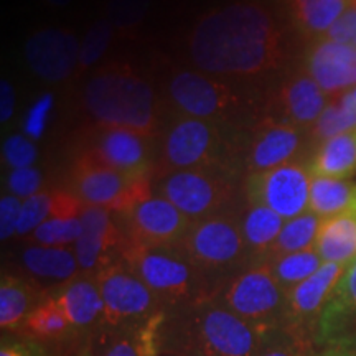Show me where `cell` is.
<instances>
[{
  "label": "cell",
  "mask_w": 356,
  "mask_h": 356,
  "mask_svg": "<svg viewBox=\"0 0 356 356\" xmlns=\"http://www.w3.org/2000/svg\"><path fill=\"white\" fill-rule=\"evenodd\" d=\"M279 102L284 121L296 127H314L328 104L325 91L309 74H297L289 79L280 89Z\"/></svg>",
  "instance_id": "cell-25"
},
{
  "label": "cell",
  "mask_w": 356,
  "mask_h": 356,
  "mask_svg": "<svg viewBox=\"0 0 356 356\" xmlns=\"http://www.w3.org/2000/svg\"><path fill=\"white\" fill-rule=\"evenodd\" d=\"M314 345L284 327L267 332L256 356H310Z\"/></svg>",
  "instance_id": "cell-37"
},
{
  "label": "cell",
  "mask_w": 356,
  "mask_h": 356,
  "mask_svg": "<svg viewBox=\"0 0 356 356\" xmlns=\"http://www.w3.org/2000/svg\"><path fill=\"white\" fill-rule=\"evenodd\" d=\"M310 211L322 220L356 215V184L343 178L314 177L310 185Z\"/></svg>",
  "instance_id": "cell-30"
},
{
  "label": "cell",
  "mask_w": 356,
  "mask_h": 356,
  "mask_svg": "<svg viewBox=\"0 0 356 356\" xmlns=\"http://www.w3.org/2000/svg\"><path fill=\"white\" fill-rule=\"evenodd\" d=\"M121 216L127 241L145 246H178L191 226V221L175 204L152 193Z\"/></svg>",
  "instance_id": "cell-13"
},
{
  "label": "cell",
  "mask_w": 356,
  "mask_h": 356,
  "mask_svg": "<svg viewBox=\"0 0 356 356\" xmlns=\"http://www.w3.org/2000/svg\"><path fill=\"white\" fill-rule=\"evenodd\" d=\"M234 180L228 168H193L162 173L159 195L188 220L198 221L228 210L234 197Z\"/></svg>",
  "instance_id": "cell-7"
},
{
  "label": "cell",
  "mask_w": 356,
  "mask_h": 356,
  "mask_svg": "<svg viewBox=\"0 0 356 356\" xmlns=\"http://www.w3.org/2000/svg\"><path fill=\"white\" fill-rule=\"evenodd\" d=\"M302 142L300 129L292 124L274 119L261 122L248 145V170L257 173L286 165L299 152Z\"/></svg>",
  "instance_id": "cell-20"
},
{
  "label": "cell",
  "mask_w": 356,
  "mask_h": 356,
  "mask_svg": "<svg viewBox=\"0 0 356 356\" xmlns=\"http://www.w3.org/2000/svg\"><path fill=\"white\" fill-rule=\"evenodd\" d=\"M284 222H286L284 218L264 204L248 203V207L239 213L243 238L251 252L252 262L267 259L284 228Z\"/></svg>",
  "instance_id": "cell-27"
},
{
  "label": "cell",
  "mask_w": 356,
  "mask_h": 356,
  "mask_svg": "<svg viewBox=\"0 0 356 356\" xmlns=\"http://www.w3.org/2000/svg\"><path fill=\"white\" fill-rule=\"evenodd\" d=\"M95 277L104 302L102 325L106 327H139L165 312L157 296L122 259L106 266Z\"/></svg>",
  "instance_id": "cell-9"
},
{
  "label": "cell",
  "mask_w": 356,
  "mask_h": 356,
  "mask_svg": "<svg viewBox=\"0 0 356 356\" xmlns=\"http://www.w3.org/2000/svg\"><path fill=\"white\" fill-rule=\"evenodd\" d=\"M83 102L97 127L126 129L154 139L159 108L154 88L127 65H111L86 81Z\"/></svg>",
  "instance_id": "cell-3"
},
{
  "label": "cell",
  "mask_w": 356,
  "mask_h": 356,
  "mask_svg": "<svg viewBox=\"0 0 356 356\" xmlns=\"http://www.w3.org/2000/svg\"><path fill=\"white\" fill-rule=\"evenodd\" d=\"M79 218L83 233L73 246L74 254L81 274L96 275L106 266L121 259L126 234L113 218V211L106 208L84 207Z\"/></svg>",
  "instance_id": "cell-16"
},
{
  "label": "cell",
  "mask_w": 356,
  "mask_h": 356,
  "mask_svg": "<svg viewBox=\"0 0 356 356\" xmlns=\"http://www.w3.org/2000/svg\"><path fill=\"white\" fill-rule=\"evenodd\" d=\"M50 296L38 284L13 274L0 280V328L3 333H19L35 307Z\"/></svg>",
  "instance_id": "cell-24"
},
{
  "label": "cell",
  "mask_w": 356,
  "mask_h": 356,
  "mask_svg": "<svg viewBox=\"0 0 356 356\" xmlns=\"http://www.w3.org/2000/svg\"><path fill=\"white\" fill-rule=\"evenodd\" d=\"M44 2H47L48 6H51V7L63 8V7H66V6H70L71 0H44Z\"/></svg>",
  "instance_id": "cell-48"
},
{
  "label": "cell",
  "mask_w": 356,
  "mask_h": 356,
  "mask_svg": "<svg viewBox=\"0 0 356 356\" xmlns=\"http://www.w3.org/2000/svg\"><path fill=\"white\" fill-rule=\"evenodd\" d=\"M312 173L297 162H289L266 172L251 173L244 186L248 203L264 204L284 220L310 210Z\"/></svg>",
  "instance_id": "cell-12"
},
{
  "label": "cell",
  "mask_w": 356,
  "mask_h": 356,
  "mask_svg": "<svg viewBox=\"0 0 356 356\" xmlns=\"http://www.w3.org/2000/svg\"><path fill=\"white\" fill-rule=\"evenodd\" d=\"M53 108V96L50 92L43 95L42 97H38L37 101L33 102V106L30 108L29 114L25 118V134L30 137L32 140H38L40 137L43 136L44 129H47V121L48 115L51 113Z\"/></svg>",
  "instance_id": "cell-43"
},
{
  "label": "cell",
  "mask_w": 356,
  "mask_h": 356,
  "mask_svg": "<svg viewBox=\"0 0 356 356\" xmlns=\"http://www.w3.org/2000/svg\"><path fill=\"white\" fill-rule=\"evenodd\" d=\"M312 177L346 178L356 173V129L323 140L312 159Z\"/></svg>",
  "instance_id": "cell-28"
},
{
  "label": "cell",
  "mask_w": 356,
  "mask_h": 356,
  "mask_svg": "<svg viewBox=\"0 0 356 356\" xmlns=\"http://www.w3.org/2000/svg\"><path fill=\"white\" fill-rule=\"evenodd\" d=\"M0 356H53L47 346L20 333H3Z\"/></svg>",
  "instance_id": "cell-42"
},
{
  "label": "cell",
  "mask_w": 356,
  "mask_h": 356,
  "mask_svg": "<svg viewBox=\"0 0 356 356\" xmlns=\"http://www.w3.org/2000/svg\"><path fill=\"white\" fill-rule=\"evenodd\" d=\"M307 74L328 95L356 88V47L320 38L305 58Z\"/></svg>",
  "instance_id": "cell-19"
},
{
  "label": "cell",
  "mask_w": 356,
  "mask_h": 356,
  "mask_svg": "<svg viewBox=\"0 0 356 356\" xmlns=\"http://www.w3.org/2000/svg\"><path fill=\"white\" fill-rule=\"evenodd\" d=\"M310 356H356V341H333L314 346Z\"/></svg>",
  "instance_id": "cell-46"
},
{
  "label": "cell",
  "mask_w": 356,
  "mask_h": 356,
  "mask_svg": "<svg viewBox=\"0 0 356 356\" xmlns=\"http://www.w3.org/2000/svg\"><path fill=\"white\" fill-rule=\"evenodd\" d=\"M191 63L215 78L249 79L273 73L286 60L282 32L261 2H233L204 13L188 38Z\"/></svg>",
  "instance_id": "cell-1"
},
{
  "label": "cell",
  "mask_w": 356,
  "mask_h": 356,
  "mask_svg": "<svg viewBox=\"0 0 356 356\" xmlns=\"http://www.w3.org/2000/svg\"><path fill=\"white\" fill-rule=\"evenodd\" d=\"M266 261H269L275 279L286 292L299 286L300 282L314 275L323 266V259L315 251V248L305 249V251L300 252H292V254L269 257Z\"/></svg>",
  "instance_id": "cell-33"
},
{
  "label": "cell",
  "mask_w": 356,
  "mask_h": 356,
  "mask_svg": "<svg viewBox=\"0 0 356 356\" xmlns=\"http://www.w3.org/2000/svg\"><path fill=\"white\" fill-rule=\"evenodd\" d=\"M165 312L139 327L111 328L101 325L89 335L79 338L61 356H159L160 328Z\"/></svg>",
  "instance_id": "cell-15"
},
{
  "label": "cell",
  "mask_w": 356,
  "mask_h": 356,
  "mask_svg": "<svg viewBox=\"0 0 356 356\" xmlns=\"http://www.w3.org/2000/svg\"><path fill=\"white\" fill-rule=\"evenodd\" d=\"M22 203L24 200L13 197V195H3L0 200V239L2 241H7L13 234H17Z\"/></svg>",
  "instance_id": "cell-44"
},
{
  "label": "cell",
  "mask_w": 356,
  "mask_h": 356,
  "mask_svg": "<svg viewBox=\"0 0 356 356\" xmlns=\"http://www.w3.org/2000/svg\"><path fill=\"white\" fill-rule=\"evenodd\" d=\"M346 267L348 266L323 262L317 273L293 287L292 291H289L282 327L314 345L315 333H317L325 305L330 300Z\"/></svg>",
  "instance_id": "cell-14"
},
{
  "label": "cell",
  "mask_w": 356,
  "mask_h": 356,
  "mask_svg": "<svg viewBox=\"0 0 356 356\" xmlns=\"http://www.w3.org/2000/svg\"><path fill=\"white\" fill-rule=\"evenodd\" d=\"M320 225H322V218H318L310 210L304 213V215L287 220L284 222V228L280 231L277 241L274 243L273 249H270L267 259L315 248Z\"/></svg>",
  "instance_id": "cell-32"
},
{
  "label": "cell",
  "mask_w": 356,
  "mask_h": 356,
  "mask_svg": "<svg viewBox=\"0 0 356 356\" xmlns=\"http://www.w3.org/2000/svg\"><path fill=\"white\" fill-rule=\"evenodd\" d=\"M88 155L102 165L127 177H150L152 149L150 137L126 129L99 127L86 150Z\"/></svg>",
  "instance_id": "cell-18"
},
{
  "label": "cell",
  "mask_w": 356,
  "mask_h": 356,
  "mask_svg": "<svg viewBox=\"0 0 356 356\" xmlns=\"http://www.w3.org/2000/svg\"><path fill=\"white\" fill-rule=\"evenodd\" d=\"M356 341V257L346 267L320 317L314 346Z\"/></svg>",
  "instance_id": "cell-22"
},
{
  "label": "cell",
  "mask_w": 356,
  "mask_h": 356,
  "mask_svg": "<svg viewBox=\"0 0 356 356\" xmlns=\"http://www.w3.org/2000/svg\"><path fill=\"white\" fill-rule=\"evenodd\" d=\"M351 95H353V99H355V104H356V88L351 91Z\"/></svg>",
  "instance_id": "cell-50"
},
{
  "label": "cell",
  "mask_w": 356,
  "mask_h": 356,
  "mask_svg": "<svg viewBox=\"0 0 356 356\" xmlns=\"http://www.w3.org/2000/svg\"><path fill=\"white\" fill-rule=\"evenodd\" d=\"M218 122L180 115L167 127L160 147L165 173L193 168H228L226 139Z\"/></svg>",
  "instance_id": "cell-8"
},
{
  "label": "cell",
  "mask_w": 356,
  "mask_h": 356,
  "mask_svg": "<svg viewBox=\"0 0 356 356\" xmlns=\"http://www.w3.org/2000/svg\"><path fill=\"white\" fill-rule=\"evenodd\" d=\"M178 248L218 292L226 280L252 262L243 238L239 213L226 210L191 222Z\"/></svg>",
  "instance_id": "cell-5"
},
{
  "label": "cell",
  "mask_w": 356,
  "mask_h": 356,
  "mask_svg": "<svg viewBox=\"0 0 356 356\" xmlns=\"http://www.w3.org/2000/svg\"><path fill=\"white\" fill-rule=\"evenodd\" d=\"M53 216V190H42L22 203L17 236L29 238L40 225Z\"/></svg>",
  "instance_id": "cell-36"
},
{
  "label": "cell",
  "mask_w": 356,
  "mask_h": 356,
  "mask_svg": "<svg viewBox=\"0 0 356 356\" xmlns=\"http://www.w3.org/2000/svg\"><path fill=\"white\" fill-rule=\"evenodd\" d=\"M121 259L170 312L215 297V289L178 246L124 243Z\"/></svg>",
  "instance_id": "cell-4"
},
{
  "label": "cell",
  "mask_w": 356,
  "mask_h": 356,
  "mask_svg": "<svg viewBox=\"0 0 356 356\" xmlns=\"http://www.w3.org/2000/svg\"><path fill=\"white\" fill-rule=\"evenodd\" d=\"M353 129H356V104L351 91H346L338 99L328 102L314 124V137L323 142Z\"/></svg>",
  "instance_id": "cell-34"
},
{
  "label": "cell",
  "mask_w": 356,
  "mask_h": 356,
  "mask_svg": "<svg viewBox=\"0 0 356 356\" xmlns=\"http://www.w3.org/2000/svg\"><path fill=\"white\" fill-rule=\"evenodd\" d=\"M159 356H181V355H177V353H168V351H160Z\"/></svg>",
  "instance_id": "cell-49"
},
{
  "label": "cell",
  "mask_w": 356,
  "mask_h": 356,
  "mask_svg": "<svg viewBox=\"0 0 356 356\" xmlns=\"http://www.w3.org/2000/svg\"><path fill=\"white\" fill-rule=\"evenodd\" d=\"M20 264L35 284L37 280L56 284L58 287L70 282L76 275L81 274L78 264V257L74 249L60 246H42V244H30L22 249Z\"/></svg>",
  "instance_id": "cell-23"
},
{
  "label": "cell",
  "mask_w": 356,
  "mask_h": 356,
  "mask_svg": "<svg viewBox=\"0 0 356 356\" xmlns=\"http://www.w3.org/2000/svg\"><path fill=\"white\" fill-rule=\"evenodd\" d=\"M114 35V25L109 20H97L88 30L81 44V56H79V71H84L92 66L104 56L111 40Z\"/></svg>",
  "instance_id": "cell-38"
},
{
  "label": "cell",
  "mask_w": 356,
  "mask_h": 356,
  "mask_svg": "<svg viewBox=\"0 0 356 356\" xmlns=\"http://www.w3.org/2000/svg\"><path fill=\"white\" fill-rule=\"evenodd\" d=\"M292 19L309 37L325 35L350 7V0H289Z\"/></svg>",
  "instance_id": "cell-31"
},
{
  "label": "cell",
  "mask_w": 356,
  "mask_h": 356,
  "mask_svg": "<svg viewBox=\"0 0 356 356\" xmlns=\"http://www.w3.org/2000/svg\"><path fill=\"white\" fill-rule=\"evenodd\" d=\"M50 293L61 305L66 318L73 327L76 337L74 341L97 330L102 325L104 302L95 275L79 274Z\"/></svg>",
  "instance_id": "cell-21"
},
{
  "label": "cell",
  "mask_w": 356,
  "mask_h": 356,
  "mask_svg": "<svg viewBox=\"0 0 356 356\" xmlns=\"http://www.w3.org/2000/svg\"><path fill=\"white\" fill-rule=\"evenodd\" d=\"M266 333L210 299L165 312L160 346L181 356H256Z\"/></svg>",
  "instance_id": "cell-2"
},
{
  "label": "cell",
  "mask_w": 356,
  "mask_h": 356,
  "mask_svg": "<svg viewBox=\"0 0 356 356\" xmlns=\"http://www.w3.org/2000/svg\"><path fill=\"white\" fill-rule=\"evenodd\" d=\"M167 92L181 115L218 124L234 115L244 104L241 92L202 71H175L167 84Z\"/></svg>",
  "instance_id": "cell-11"
},
{
  "label": "cell",
  "mask_w": 356,
  "mask_h": 356,
  "mask_svg": "<svg viewBox=\"0 0 356 356\" xmlns=\"http://www.w3.org/2000/svg\"><path fill=\"white\" fill-rule=\"evenodd\" d=\"M323 37L333 40V42L356 47V6L346 8L343 15L330 26V30Z\"/></svg>",
  "instance_id": "cell-45"
},
{
  "label": "cell",
  "mask_w": 356,
  "mask_h": 356,
  "mask_svg": "<svg viewBox=\"0 0 356 356\" xmlns=\"http://www.w3.org/2000/svg\"><path fill=\"white\" fill-rule=\"evenodd\" d=\"M13 109H15V91L10 81L2 79L0 81V121L2 124L10 121Z\"/></svg>",
  "instance_id": "cell-47"
},
{
  "label": "cell",
  "mask_w": 356,
  "mask_h": 356,
  "mask_svg": "<svg viewBox=\"0 0 356 356\" xmlns=\"http://www.w3.org/2000/svg\"><path fill=\"white\" fill-rule=\"evenodd\" d=\"M213 300L262 332L284 325L287 292L280 287L269 261H254L226 280Z\"/></svg>",
  "instance_id": "cell-6"
},
{
  "label": "cell",
  "mask_w": 356,
  "mask_h": 356,
  "mask_svg": "<svg viewBox=\"0 0 356 356\" xmlns=\"http://www.w3.org/2000/svg\"><path fill=\"white\" fill-rule=\"evenodd\" d=\"M43 186V175L38 168L35 167H25V168H15L8 173L7 188L13 197L26 200L38 191H42Z\"/></svg>",
  "instance_id": "cell-41"
},
{
  "label": "cell",
  "mask_w": 356,
  "mask_h": 356,
  "mask_svg": "<svg viewBox=\"0 0 356 356\" xmlns=\"http://www.w3.org/2000/svg\"><path fill=\"white\" fill-rule=\"evenodd\" d=\"M37 157V145L33 144L30 137L17 134V136L8 137L6 144H3V162H6L12 170H15V168L33 167Z\"/></svg>",
  "instance_id": "cell-40"
},
{
  "label": "cell",
  "mask_w": 356,
  "mask_h": 356,
  "mask_svg": "<svg viewBox=\"0 0 356 356\" xmlns=\"http://www.w3.org/2000/svg\"><path fill=\"white\" fill-rule=\"evenodd\" d=\"M150 0H109L108 20L115 29H132L145 19Z\"/></svg>",
  "instance_id": "cell-39"
},
{
  "label": "cell",
  "mask_w": 356,
  "mask_h": 356,
  "mask_svg": "<svg viewBox=\"0 0 356 356\" xmlns=\"http://www.w3.org/2000/svg\"><path fill=\"white\" fill-rule=\"evenodd\" d=\"M315 251L323 262L348 266L356 257V215H338L322 220Z\"/></svg>",
  "instance_id": "cell-29"
},
{
  "label": "cell",
  "mask_w": 356,
  "mask_h": 356,
  "mask_svg": "<svg viewBox=\"0 0 356 356\" xmlns=\"http://www.w3.org/2000/svg\"><path fill=\"white\" fill-rule=\"evenodd\" d=\"M24 55L30 70L38 78L48 83H60L79 70L81 44L70 30L44 29L26 40Z\"/></svg>",
  "instance_id": "cell-17"
},
{
  "label": "cell",
  "mask_w": 356,
  "mask_h": 356,
  "mask_svg": "<svg viewBox=\"0 0 356 356\" xmlns=\"http://www.w3.org/2000/svg\"><path fill=\"white\" fill-rule=\"evenodd\" d=\"M83 233L81 218H50L40 225L29 241L42 246H60L70 248L74 246Z\"/></svg>",
  "instance_id": "cell-35"
},
{
  "label": "cell",
  "mask_w": 356,
  "mask_h": 356,
  "mask_svg": "<svg viewBox=\"0 0 356 356\" xmlns=\"http://www.w3.org/2000/svg\"><path fill=\"white\" fill-rule=\"evenodd\" d=\"M71 191L84 207H99L122 215L152 193V184L150 177H127L83 152L74 160Z\"/></svg>",
  "instance_id": "cell-10"
},
{
  "label": "cell",
  "mask_w": 356,
  "mask_h": 356,
  "mask_svg": "<svg viewBox=\"0 0 356 356\" xmlns=\"http://www.w3.org/2000/svg\"><path fill=\"white\" fill-rule=\"evenodd\" d=\"M20 335L33 338L35 341H40L47 346V343L61 345V353L68 350L74 343L73 327L66 318L63 309L58 304L55 297L48 296L47 299L35 307L25 323L22 325Z\"/></svg>",
  "instance_id": "cell-26"
}]
</instances>
